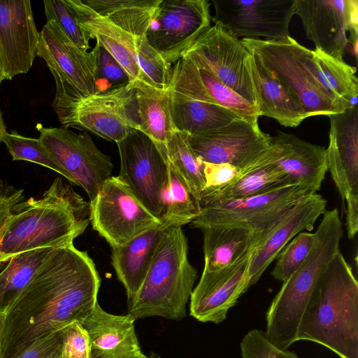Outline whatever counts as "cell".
<instances>
[{
  "label": "cell",
  "instance_id": "6da1fadb",
  "mask_svg": "<svg viewBox=\"0 0 358 358\" xmlns=\"http://www.w3.org/2000/svg\"><path fill=\"white\" fill-rule=\"evenodd\" d=\"M101 279L87 252L54 250L6 315L1 358H16L37 340L81 322L97 301Z\"/></svg>",
  "mask_w": 358,
  "mask_h": 358
},
{
  "label": "cell",
  "instance_id": "7a4b0ae2",
  "mask_svg": "<svg viewBox=\"0 0 358 358\" xmlns=\"http://www.w3.org/2000/svg\"><path fill=\"white\" fill-rule=\"evenodd\" d=\"M90 222V203L57 178L41 198L15 207L0 237V266L22 252L73 243Z\"/></svg>",
  "mask_w": 358,
  "mask_h": 358
},
{
  "label": "cell",
  "instance_id": "3957f363",
  "mask_svg": "<svg viewBox=\"0 0 358 358\" xmlns=\"http://www.w3.org/2000/svg\"><path fill=\"white\" fill-rule=\"evenodd\" d=\"M297 341L320 344L340 358H358V282L341 250L303 313Z\"/></svg>",
  "mask_w": 358,
  "mask_h": 358
},
{
  "label": "cell",
  "instance_id": "277c9868",
  "mask_svg": "<svg viewBox=\"0 0 358 358\" xmlns=\"http://www.w3.org/2000/svg\"><path fill=\"white\" fill-rule=\"evenodd\" d=\"M315 235L308 256L282 282L266 313V336L281 349H287L298 341L303 313L329 264L340 250L343 230L337 208L326 210Z\"/></svg>",
  "mask_w": 358,
  "mask_h": 358
},
{
  "label": "cell",
  "instance_id": "5b68a950",
  "mask_svg": "<svg viewBox=\"0 0 358 358\" xmlns=\"http://www.w3.org/2000/svg\"><path fill=\"white\" fill-rule=\"evenodd\" d=\"M196 278L181 227L167 228L128 314L135 320L152 316L182 319Z\"/></svg>",
  "mask_w": 358,
  "mask_h": 358
},
{
  "label": "cell",
  "instance_id": "8992f818",
  "mask_svg": "<svg viewBox=\"0 0 358 358\" xmlns=\"http://www.w3.org/2000/svg\"><path fill=\"white\" fill-rule=\"evenodd\" d=\"M243 44L287 90L306 117L343 113L342 103L318 83L310 68L313 53L290 36L275 41L242 38Z\"/></svg>",
  "mask_w": 358,
  "mask_h": 358
},
{
  "label": "cell",
  "instance_id": "52a82bcc",
  "mask_svg": "<svg viewBox=\"0 0 358 358\" xmlns=\"http://www.w3.org/2000/svg\"><path fill=\"white\" fill-rule=\"evenodd\" d=\"M96 41L91 51L78 48L54 20H48L40 32L37 56L43 58L56 84L52 103L55 113L70 102L99 93Z\"/></svg>",
  "mask_w": 358,
  "mask_h": 358
},
{
  "label": "cell",
  "instance_id": "ba28073f",
  "mask_svg": "<svg viewBox=\"0 0 358 358\" xmlns=\"http://www.w3.org/2000/svg\"><path fill=\"white\" fill-rule=\"evenodd\" d=\"M56 114L64 128L86 129L118 143L140 128L135 81L70 102Z\"/></svg>",
  "mask_w": 358,
  "mask_h": 358
},
{
  "label": "cell",
  "instance_id": "9c48e42d",
  "mask_svg": "<svg viewBox=\"0 0 358 358\" xmlns=\"http://www.w3.org/2000/svg\"><path fill=\"white\" fill-rule=\"evenodd\" d=\"M116 143L120 159L117 177L160 222L169 182L166 152L139 130Z\"/></svg>",
  "mask_w": 358,
  "mask_h": 358
},
{
  "label": "cell",
  "instance_id": "30bf717a",
  "mask_svg": "<svg viewBox=\"0 0 358 358\" xmlns=\"http://www.w3.org/2000/svg\"><path fill=\"white\" fill-rule=\"evenodd\" d=\"M183 57L214 75L257 108L250 71V52L241 39L214 25L194 41Z\"/></svg>",
  "mask_w": 358,
  "mask_h": 358
},
{
  "label": "cell",
  "instance_id": "8fae6325",
  "mask_svg": "<svg viewBox=\"0 0 358 358\" xmlns=\"http://www.w3.org/2000/svg\"><path fill=\"white\" fill-rule=\"evenodd\" d=\"M93 229L110 247L125 244L161 222L117 176H110L90 202Z\"/></svg>",
  "mask_w": 358,
  "mask_h": 358
},
{
  "label": "cell",
  "instance_id": "7c38bea8",
  "mask_svg": "<svg viewBox=\"0 0 358 358\" xmlns=\"http://www.w3.org/2000/svg\"><path fill=\"white\" fill-rule=\"evenodd\" d=\"M308 193L302 187L289 186L239 199L200 203V213L192 226L200 230L213 227L264 229Z\"/></svg>",
  "mask_w": 358,
  "mask_h": 358
},
{
  "label": "cell",
  "instance_id": "4fadbf2b",
  "mask_svg": "<svg viewBox=\"0 0 358 358\" xmlns=\"http://www.w3.org/2000/svg\"><path fill=\"white\" fill-rule=\"evenodd\" d=\"M207 0H162L145 38L170 66L211 26Z\"/></svg>",
  "mask_w": 358,
  "mask_h": 358
},
{
  "label": "cell",
  "instance_id": "5bb4252c",
  "mask_svg": "<svg viewBox=\"0 0 358 358\" xmlns=\"http://www.w3.org/2000/svg\"><path fill=\"white\" fill-rule=\"evenodd\" d=\"M38 138L57 163L83 187L90 202L96 197L103 182L111 176L110 157L96 147L86 133L76 134L67 128L36 126Z\"/></svg>",
  "mask_w": 358,
  "mask_h": 358
},
{
  "label": "cell",
  "instance_id": "9a60e30c",
  "mask_svg": "<svg viewBox=\"0 0 358 358\" xmlns=\"http://www.w3.org/2000/svg\"><path fill=\"white\" fill-rule=\"evenodd\" d=\"M327 116V171L343 201L348 238H353L358 231V108Z\"/></svg>",
  "mask_w": 358,
  "mask_h": 358
},
{
  "label": "cell",
  "instance_id": "2e32d148",
  "mask_svg": "<svg viewBox=\"0 0 358 358\" xmlns=\"http://www.w3.org/2000/svg\"><path fill=\"white\" fill-rule=\"evenodd\" d=\"M217 25L240 38L275 41L289 36L296 0H213Z\"/></svg>",
  "mask_w": 358,
  "mask_h": 358
},
{
  "label": "cell",
  "instance_id": "e0dca14e",
  "mask_svg": "<svg viewBox=\"0 0 358 358\" xmlns=\"http://www.w3.org/2000/svg\"><path fill=\"white\" fill-rule=\"evenodd\" d=\"M191 148L204 162L248 169L271 147L272 136L258 122L236 118L219 129L189 136Z\"/></svg>",
  "mask_w": 358,
  "mask_h": 358
},
{
  "label": "cell",
  "instance_id": "ac0fdd59",
  "mask_svg": "<svg viewBox=\"0 0 358 358\" xmlns=\"http://www.w3.org/2000/svg\"><path fill=\"white\" fill-rule=\"evenodd\" d=\"M40 32L29 0H0V78L26 73L37 56Z\"/></svg>",
  "mask_w": 358,
  "mask_h": 358
},
{
  "label": "cell",
  "instance_id": "d6986e66",
  "mask_svg": "<svg viewBox=\"0 0 358 358\" xmlns=\"http://www.w3.org/2000/svg\"><path fill=\"white\" fill-rule=\"evenodd\" d=\"M327 203L320 194L308 193L272 224L266 238L251 254L245 277L247 290L295 236L303 230H313L318 217L326 212Z\"/></svg>",
  "mask_w": 358,
  "mask_h": 358
},
{
  "label": "cell",
  "instance_id": "ffe728a7",
  "mask_svg": "<svg viewBox=\"0 0 358 358\" xmlns=\"http://www.w3.org/2000/svg\"><path fill=\"white\" fill-rule=\"evenodd\" d=\"M252 252L224 268L203 271L190 297V315L200 322L215 324L226 319L229 309L247 291L245 277Z\"/></svg>",
  "mask_w": 358,
  "mask_h": 358
},
{
  "label": "cell",
  "instance_id": "44dd1931",
  "mask_svg": "<svg viewBox=\"0 0 358 358\" xmlns=\"http://www.w3.org/2000/svg\"><path fill=\"white\" fill-rule=\"evenodd\" d=\"M168 89L192 99L226 108L245 120L258 122L260 117L256 107L186 57L171 67Z\"/></svg>",
  "mask_w": 358,
  "mask_h": 358
},
{
  "label": "cell",
  "instance_id": "7402d4cb",
  "mask_svg": "<svg viewBox=\"0 0 358 358\" xmlns=\"http://www.w3.org/2000/svg\"><path fill=\"white\" fill-rule=\"evenodd\" d=\"M271 163L287 176L292 185L311 193L320 190L327 172L324 147L282 131L272 137Z\"/></svg>",
  "mask_w": 358,
  "mask_h": 358
},
{
  "label": "cell",
  "instance_id": "603a6c76",
  "mask_svg": "<svg viewBox=\"0 0 358 358\" xmlns=\"http://www.w3.org/2000/svg\"><path fill=\"white\" fill-rule=\"evenodd\" d=\"M134 321L129 314L108 313L96 303L80 322L89 337L91 358H136L142 355Z\"/></svg>",
  "mask_w": 358,
  "mask_h": 358
},
{
  "label": "cell",
  "instance_id": "cb8c5ba5",
  "mask_svg": "<svg viewBox=\"0 0 358 358\" xmlns=\"http://www.w3.org/2000/svg\"><path fill=\"white\" fill-rule=\"evenodd\" d=\"M344 6L345 0H296L294 12L315 49L341 61L348 45Z\"/></svg>",
  "mask_w": 358,
  "mask_h": 358
},
{
  "label": "cell",
  "instance_id": "d4e9b609",
  "mask_svg": "<svg viewBox=\"0 0 358 358\" xmlns=\"http://www.w3.org/2000/svg\"><path fill=\"white\" fill-rule=\"evenodd\" d=\"M66 1L74 10L80 27L117 60L129 82L142 81L155 86L139 66L137 38L98 15L83 0Z\"/></svg>",
  "mask_w": 358,
  "mask_h": 358
},
{
  "label": "cell",
  "instance_id": "484cf974",
  "mask_svg": "<svg viewBox=\"0 0 358 358\" xmlns=\"http://www.w3.org/2000/svg\"><path fill=\"white\" fill-rule=\"evenodd\" d=\"M167 228L161 222L125 244L111 248L112 265L126 289L128 306L137 295Z\"/></svg>",
  "mask_w": 358,
  "mask_h": 358
},
{
  "label": "cell",
  "instance_id": "4316f807",
  "mask_svg": "<svg viewBox=\"0 0 358 358\" xmlns=\"http://www.w3.org/2000/svg\"><path fill=\"white\" fill-rule=\"evenodd\" d=\"M272 224L258 231L239 227H213L201 229L204 253L203 271L224 268L250 254L266 238Z\"/></svg>",
  "mask_w": 358,
  "mask_h": 358
},
{
  "label": "cell",
  "instance_id": "83f0119b",
  "mask_svg": "<svg viewBox=\"0 0 358 358\" xmlns=\"http://www.w3.org/2000/svg\"><path fill=\"white\" fill-rule=\"evenodd\" d=\"M250 71L259 116L275 119L281 125L289 127H296L307 118L287 90L251 52Z\"/></svg>",
  "mask_w": 358,
  "mask_h": 358
},
{
  "label": "cell",
  "instance_id": "f1b7e54d",
  "mask_svg": "<svg viewBox=\"0 0 358 358\" xmlns=\"http://www.w3.org/2000/svg\"><path fill=\"white\" fill-rule=\"evenodd\" d=\"M289 186L287 176L274 164L270 162L269 148L233 182L200 197V203L235 200L262 194Z\"/></svg>",
  "mask_w": 358,
  "mask_h": 358
},
{
  "label": "cell",
  "instance_id": "f546056e",
  "mask_svg": "<svg viewBox=\"0 0 358 358\" xmlns=\"http://www.w3.org/2000/svg\"><path fill=\"white\" fill-rule=\"evenodd\" d=\"M140 117L139 131L148 136L161 151L176 131L170 110L168 89L162 90L142 81H135Z\"/></svg>",
  "mask_w": 358,
  "mask_h": 358
},
{
  "label": "cell",
  "instance_id": "4dcf8cb0",
  "mask_svg": "<svg viewBox=\"0 0 358 358\" xmlns=\"http://www.w3.org/2000/svg\"><path fill=\"white\" fill-rule=\"evenodd\" d=\"M168 90L174 127L189 136L219 129L240 118L219 105L192 99Z\"/></svg>",
  "mask_w": 358,
  "mask_h": 358
},
{
  "label": "cell",
  "instance_id": "1f68e13d",
  "mask_svg": "<svg viewBox=\"0 0 358 358\" xmlns=\"http://www.w3.org/2000/svg\"><path fill=\"white\" fill-rule=\"evenodd\" d=\"M113 24L136 38H145L162 0H83Z\"/></svg>",
  "mask_w": 358,
  "mask_h": 358
},
{
  "label": "cell",
  "instance_id": "d6a6232c",
  "mask_svg": "<svg viewBox=\"0 0 358 358\" xmlns=\"http://www.w3.org/2000/svg\"><path fill=\"white\" fill-rule=\"evenodd\" d=\"M55 248H43L17 254L0 273V313L6 315Z\"/></svg>",
  "mask_w": 358,
  "mask_h": 358
},
{
  "label": "cell",
  "instance_id": "836d02e7",
  "mask_svg": "<svg viewBox=\"0 0 358 358\" xmlns=\"http://www.w3.org/2000/svg\"><path fill=\"white\" fill-rule=\"evenodd\" d=\"M166 157L169 182L164 199V209L160 222L169 227H182L191 223L201 211L200 200L185 179Z\"/></svg>",
  "mask_w": 358,
  "mask_h": 358
},
{
  "label": "cell",
  "instance_id": "e575fe53",
  "mask_svg": "<svg viewBox=\"0 0 358 358\" xmlns=\"http://www.w3.org/2000/svg\"><path fill=\"white\" fill-rule=\"evenodd\" d=\"M189 136L183 131H173L167 143L166 153L169 162L200 200L206 185L203 162L191 148Z\"/></svg>",
  "mask_w": 358,
  "mask_h": 358
},
{
  "label": "cell",
  "instance_id": "d590c367",
  "mask_svg": "<svg viewBox=\"0 0 358 358\" xmlns=\"http://www.w3.org/2000/svg\"><path fill=\"white\" fill-rule=\"evenodd\" d=\"M313 52L325 78L345 109L357 108L358 79L356 68L319 50Z\"/></svg>",
  "mask_w": 358,
  "mask_h": 358
},
{
  "label": "cell",
  "instance_id": "8d00e7d4",
  "mask_svg": "<svg viewBox=\"0 0 358 358\" xmlns=\"http://www.w3.org/2000/svg\"><path fill=\"white\" fill-rule=\"evenodd\" d=\"M13 160H24L45 166L76 185L74 179L64 170L43 147L38 139L26 137L15 131L7 132L2 139Z\"/></svg>",
  "mask_w": 358,
  "mask_h": 358
},
{
  "label": "cell",
  "instance_id": "74e56055",
  "mask_svg": "<svg viewBox=\"0 0 358 358\" xmlns=\"http://www.w3.org/2000/svg\"><path fill=\"white\" fill-rule=\"evenodd\" d=\"M315 233L300 232L280 252L271 274L283 282L287 280L303 262L315 242Z\"/></svg>",
  "mask_w": 358,
  "mask_h": 358
},
{
  "label": "cell",
  "instance_id": "f35d334b",
  "mask_svg": "<svg viewBox=\"0 0 358 358\" xmlns=\"http://www.w3.org/2000/svg\"><path fill=\"white\" fill-rule=\"evenodd\" d=\"M43 4L47 21H55L78 48L88 51L90 37L80 27L74 10L66 0H44Z\"/></svg>",
  "mask_w": 358,
  "mask_h": 358
},
{
  "label": "cell",
  "instance_id": "ab89813d",
  "mask_svg": "<svg viewBox=\"0 0 358 358\" xmlns=\"http://www.w3.org/2000/svg\"><path fill=\"white\" fill-rule=\"evenodd\" d=\"M137 44L138 61L141 70L156 87L166 90L170 82L171 66L149 45L146 38L137 39Z\"/></svg>",
  "mask_w": 358,
  "mask_h": 358
},
{
  "label": "cell",
  "instance_id": "60d3db41",
  "mask_svg": "<svg viewBox=\"0 0 358 358\" xmlns=\"http://www.w3.org/2000/svg\"><path fill=\"white\" fill-rule=\"evenodd\" d=\"M242 358H299L288 350L273 345L268 338L265 331L250 330L240 343Z\"/></svg>",
  "mask_w": 358,
  "mask_h": 358
},
{
  "label": "cell",
  "instance_id": "b9f144b4",
  "mask_svg": "<svg viewBox=\"0 0 358 358\" xmlns=\"http://www.w3.org/2000/svg\"><path fill=\"white\" fill-rule=\"evenodd\" d=\"M61 358H91L88 335L78 321L62 329Z\"/></svg>",
  "mask_w": 358,
  "mask_h": 358
},
{
  "label": "cell",
  "instance_id": "7bdbcfd3",
  "mask_svg": "<svg viewBox=\"0 0 358 358\" xmlns=\"http://www.w3.org/2000/svg\"><path fill=\"white\" fill-rule=\"evenodd\" d=\"M203 173L206 185L201 196L229 185L241 175V171L230 164L204 162Z\"/></svg>",
  "mask_w": 358,
  "mask_h": 358
},
{
  "label": "cell",
  "instance_id": "ee69618b",
  "mask_svg": "<svg viewBox=\"0 0 358 358\" xmlns=\"http://www.w3.org/2000/svg\"><path fill=\"white\" fill-rule=\"evenodd\" d=\"M62 329L37 340L16 358H61Z\"/></svg>",
  "mask_w": 358,
  "mask_h": 358
},
{
  "label": "cell",
  "instance_id": "f6af8a7d",
  "mask_svg": "<svg viewBox=\"0 0 358 358\" xmlns=\"http://www.w3.org/2000/svg\"><path fill=\"white\" fill-rule=\"evenodd\" d=\"M99 43V42H98ZM103 78L119 85L129 82V78L117 60L99 44L98 55V78Z\"/></svg>",
  "mask_w": 358,
  "mask_h": 358
},
{
  "label": "cell",
  "instance_id": "bcb514c9",
  "mask_svg": "<svg viewBox=\"0 0 358 358\" xmlns=\"http://www.w3.org/2000/svg\"><path fill=\"white\" fill-rule=\"evenodd\" d=\"M23 190L0 184V237L6 223L15 207L22 202Z\"/></svg>",
  "mask_w": 358,
  "mask_h": 358
},
{
  "label": "cell",
  "instance_id": "7dc6e473",
  "mask_svg": "<svg viewBox=\"0 0 358 358\" xmlns=\"http://www.w3.org/2000/svg\"><path fill=\"white\" fill-rule=\"evenodd\" d=\"M345 24L346 31H349L348 45L350 46L352 55L357 57L358 39V1L345 0L344 6Z\"/></svg>",
  "mask_w": 358,
  "mask_h": 358
},
{
  "label": "cell",
  "instance_id": "c3c4849f",
  "mask_svg": "<svg viewBox=\"0 0 358 358\" xmlns=\"http://www.w3.org/2000/svg\"><path fill=\"white\" fill-rule=\"evenodd\" d=\"M6 315L0 313V358H1L3 341L5 331Z\"/></svg>",
  "mask_w": 358,
  "mask_h": 358
},
{
  "label": "cell",
  "instance_id": "681fc988",
  "mask_svg": "<svg viewBox=\"0 0 358 358\" xmlns=\"http://www.w3.org/2000/svg\"><path fill=\"white\" fill-rule=\"evenodd\" d=\"M1 82H2V80L0 78V85H1ZM6 133H7L6 127L3 120L2 115H1V113L0 110V142L2 141V139Z\"/></svg>",
  "mask_w": 358,
  "mask_h": 358
},
{
  "label": "cell",
  "instance_id": "f907efd6",
  "mask_svg": "<svg viewBox=\"0 0 358 358\" xmlns=\"http://www.w3.org/2000/svg\"><path fill=\"white\" fill-rule=\"evenodd\" d=\"M136 358H155V357H148L145 356L144 354H143L142 355L137 357Z\"/></svg>",
  "mask_w": 358,
  "mask_h": 358
}]
</instances>
